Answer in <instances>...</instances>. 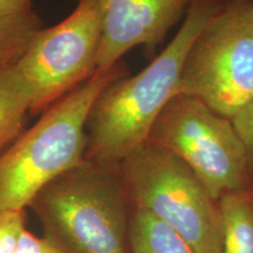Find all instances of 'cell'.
<instances>
[{"label":"cell","instance_id":"16","mask_svg":"<svg viewBox=\"0 0 253 253\" xmlns=\"http://www.w3.org/2000/svg\"><path fill=\"white\" fill-rule=\"evenodd\" d=\"M32 2L33 0H0V19L31 9Z\"/></svg>","mask_w":253,"mask_h":253},{"label":"cell","instance_id":"12","mask_svg":"<svg viewBox=\"0 0 253 253\" xmlns=\"http://www.w3.org/2000/svg\"><path fill=\"white\" fill-rule=\"evenodd\" d=\"M41 28L42 21L33 8L0 19V68L17 62Z\"/></svg>","mask_w":253,"mask_h":253},{"label":"cell","instance_id":"1","mask_svg":"<svg viewBox=\"0 0 253 253\" xmlns=\"http://www.w3.org/2000/svg\"><path fill=\"white\" fill-rule=\"evenodd\" d=\"M223 0H192L179 30L147 67L113 81L91 107L86 158L119 166L148 142L155 121L177 95L190 47Z\"/></svg>","mask_w":253,"mask_h":253},{"label":"cell","instance_id":"11","mask_svg":"<svg viewBox=\"0 0 253 253\" xmlns=\"http://www.w3.org/2000/svg\"><path fill=\"white\" fill-rule=\"evenodd\" d=\"M129 238L131 253H199L177 231L132 207Z\"/></svg>","mask_w":253,"mask_h":253},{"label":"cell","instance_id":"5","mask_svg":"<svg viewBox=\"0 0 253 253\" xmlns=\"http://www.w3.org/2000/svg\"><path fill=\"white\" fill-rule=\"evenodd\" d=\"M177 94L232 120L253 97V0H223L190 47Z\"/></svg>","mask_w":253,"mask_h":253},{"label":"cell","instance_id":"14","mask_svg":"<svg viewBox=\"0 0 253 253\" xmlns=\"http://www.w3.org/2000/svg\"><path fill=\"white\" fill-rule=\"evenodd\" d=\"M232 123L238 132L240 140L244 144L246 155H248L250 177L251 184L253 183V97L235 118Z\"/></svg>","mask_w":253,"mask_h":253},{"label":"cell","instance_id":"2","mask_svg":"<svg viewBox=\"0 0 253 253\" xmlns=\"http://www.w3.org/2000/svg\"><path fill=\"white\" fill-rule=\"evenodd\" d=\"M28 208L61 253H131V203L119 166L86 158L47 184Z\"/></svg>","mask_w":253,"mask_h":253},{"label":"cell","instance_id":"8","mask_svg":"<svg viewBox=\"0 0 253 253\" xmlns=\"http://www.w3.org/2000/svg\"><path fill=\"white\" fill-rule=\"evenodd\" d=\"M99 6L102 37L97 71H108L129 50L144 46L153 53L178 23L192 0H94Z\"/></svg>","mask_w":253,"mask_h":253},{"label":"cell","instance_id":"6","mask_svg":"<svg viewBox=\"0 0 253 253\" xmlns=\"http://www.w3.org/2000/svg\"><path fill=\"white\" fill-rule=\"evenodd\" d=\"M148 142L179 158L216 201L251 188L248 155L232 120L196 97L175 95L155 121Z\"/></svg>","mask_w":253,"mask_h":253},{"label":"cell","instance_id":"4","mask_svg":"<svg viewBox=\"0 0 253 253\" xmlns=\"http://www.w3.org/2000/svg\"><path fill=\"white\" fill-rule=\"evenodd\" d=\"M119 170L132 208L177 231L199 253H220L218 201L179 158L147 142Z\"/></svg>","mask_w":253,"mask_h":253},{"label":"cell","instance_id":"17","mask_svg":"<svg viewBox=\"0 0 253 253\" xmlns=\"http://www.w3.org/2000/svg\"><path fill=\"white\" fill-rule=\"evenodd\" d=\"M250 189H251V191L253 192V183H252V184H251V188H250Z\"/></svg>","mask_w":253,"mask_h":253},{"label":"cell","instance_id":"3","mask_svg":"<svg viewBox=\"0 0 253 253\" xmlns=\"http://www.w3.org/2000/svg\"><path fill=\"white\" fill-rule=\"evenodd\" d=\"M126 75L123 61L97 71L0 154V211L26 210L47 184L86 160L91 107L104 88Z\"/></svg>","mask_w":253,"mask_h":253},{"label":"cell","instance_id":"15","mask_svg":"<svg viewBox=\"0 0 253 253\" xmlns=\"http://www.w3.org/2000/svg\"><path fill=\"white\" fill-rule=\"evenodd\" d=\"M13 253H61V251L46 237L34 236L26 229Z\"/></svg>","mask_w":253,"mask_h":253},{"label":"cell","instance_id":"7","mask_svg":"<svg viewBox=\"0 0 253 253\" xmlns=\"http://www.w3.org/2000/svg\"><path fill=\"white\" fill-rule=\"evenodd\" d=\"M61 23L41 28L17 66L32 95L31 115L45 113L97 72L102 24L94 0H77Z\"/></svg>","mask_w":253,"mask_h":253},{"label":"cell","instance_id":"13","mask_svg":"<svg viewBox=\"0 0 253 253\" xmlns=\"http://www.w3.org/2000/svg\"><path fill=\"white\" fill-rule=\"evenodd\" d=\"M26 210L0 211V253H13L26 230Z\"/></svg>","mask_w":253,"mask_h":253},{"label":"cell","instance_id":"9","mask_svg":"<svg viewBox=\"0 0 253 253\" xmlns=\"http://www.w3.org/2000/svg\"><path fill=\"white\" fill-rule=\"evenodd\" d=\"M31 107L30 87L17 63L0 68V154L26 130Z\"/></svg>","mask_w":253,"mask_h":253},{"label":"cell","instance_id":"10","mask_svg":"<svg viewBox=\"0 0 253 253\" xmlns=\"http://www.w3.org/2000/svg\"><path fill=\"white\" fill-rule=\"evenodd\" d=\"M221 218L220 253H253V192H231L218 199Z\"/></svg>","mask_w":253,"mask_h":253}]
</instances>
